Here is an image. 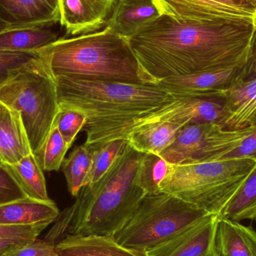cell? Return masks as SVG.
I'll list each match as a JSON object with an SVG mask.
<instances>
[{"label":"cell","mask_w":256,"mask_h":256,"mask_svg":"<svg viewBox=\"0 0 256 256\" xmlns=\"http://www.w3.org/2000/svg\"><path fill=\"white\" fill-rule=\"evenodd\" d=\"M161 14L154 0H117L105 27L128 39Z\"/></svg>","instance_id":"15"},{"label":"cell","mask_w":256,"mask_h":256,"mask_svg":"<svg viewBox=\"0 0 256 256\" xmlns=\"http://www.w3.org/2000/svg\"><path fill=\"white\" fill-rule=\"evenodd\" d=\"M216 248L219 256H256V232L238 221L219 218Z\"/></svg>","instance_id":"19"},{"label":"cell","mask_w":256,"mask_h":256,"mask_svg":"<svg viewBox=\"0 0 256 256\" xmlns=\"http://www.w3.org/2000/svg\"><path fill=\"white\" fill-rule=\"evenodd\" d=\"M218 222L219 215H208L146 254L148 256H219Z\"/></svg>","instance_id":"11"},{"label":"cell","mask_w":256,"mask_h":256,"mask_svg":"<svg viewBox=\"0 0 256 256\" xmlns=\"http://www.w3.org/2000/svg\"><path fill=\"white\" fill-rule=\"evenodd\" d=\"M60 109L84 112L82 130L132 118L176 99L158 84H129L54 78Z\"/></svg>","instance_id":"4"},{"label":"cell","mask_w":256,"mask_h":256,"mask_svg":"<svg viewBox=\"0 0 256 256\" xmlns=\"http://www.w3.org/2000/svg\"><path fill=\"white\" fill-rule=\"evenodd\" d=\"M74 212L75 206L74 204L72 207L66 209L62 214H60L58 218L56 220L58 222H56V225L50 231L49 234L46 236L44 240L49 242L51 244L54 245V246L60 240H62L61 237H62L64 233L66 231L68 232V228L70 227V224H72V220H73Z\"/></svg>","instance_id":"35"},{"label":"cell","mask_w":256,"mask_h":256,"mask_svg":"<svg viewBox=\"0 0 256 256\" xmlns=\"http://www.w3.org/2000/svg\"><path fill=\"white\" fill-rule=\"evenodd\" d=\"M240 68H242L172 76L160 81L158 84L174 97L222 99L224 92L231 86Z\"/></svg>","instance_id":"13"},{"label":"cell","mask_w":256,"mask_h":256,"mask_svg":"<svg viewBox=\"0 0 256 256\" xmlns=\"http://www.w3.org/2000/svg\"><path fill=\"white\" fill-rule=\"evenodd\" d=\"M38 56V52H8L0 51V80L1 82L8 76L9 73L18 68Z\"/></svg>","instance_id":"32"},{"label":"cell","mask_w":256,"mask_h":256,"mask_svg":"<svg viewBox=\"0 0 256 256\" xmlns=\"http://www.w3.org/2000/svg\"><path fill=\"white\" fill-rule=\"evenodd\" d=\"M142 156L128 143L102 178L82 188L68 234L112 237L126 224L147 195L137 182Z\"/></svg>","instance_id":"3"},{"label":"cell","mask_w":256,"mask_h":256,"mask_svg":"<svg viewBox=\"0 0 256 256\" xmlns=\"http://www.w3.org/2000/svg\"><path fill=\"white\" fill-rule=\"evenodd\" d=\"M58 39L49 27L10 28L0 32V51L38 52Z\"/></svg>","instance_id":"21"},{"label":"cell","mask_w":256,"mask_h":256,"mask_svg":"<svg viewBox=\"0 0 256 256\" xmlns=\"http://www.w3.org/2000/svg\"><path fill=\"white\" fill-rule=\"evenodd\" d=\"M256 34L250 24L200 22L161 14L128 39L155 84L172 76L242 68Z\"/></svg>","instance_id":"1"},{"label":"cell","mask_w":256,"mask_h":256,"mask_svg":"<svg viewBox=\"0 0 256 256\" xmlns=\"http://www.w3.org/2000/svg\"></svg>","instance_id":"40"},{"label":"cell","mask_w":256,"mask_h":256,"mask_svg":"<svg viewBox=\"0 0 256 256\" xmlns=\"http://www.w3.org/2000/svg\"><path fill=\"white\" fill-rule=\"evenodd\" d=\"M168 170V162L154 154L142 153L137 174L138 184L148 194L160 192L159 184Z\"/></svg>","instance_id":"26"},{"label":"cell","mask_w":256,"mask_h":256,"mask_svg":"<svg viewBox=\"0 0 256 256\" xmlns=\"http://www.w3.org/2000/svg\"><path fill=\"white\" fill-rule=\"evenodd\" d=\"M183 127L182 124L170 122L149 124L130 132L126 140L137 152L159 155L174 142Z\"/></svg>","instance_id":"20"},{"label":"cell","mask_w":256,"mask_h":256,"mask_svg":"<svg viewBox=\"0 0 256 256\" xmlns=\"http://www.w3.org/2000/svg\"><path fill=\"white\" fill-rule=\"evenodd\" d=\"M0 18L14 28L50 27L60 22L58 0H0Z\"/></svg>","instance_id":"14"},{"label":"cell","mask_w":256,"mask_h":256,"mask_svg":"<svg viewBox=\"0 0 256 256\" xmlns=\"http://www.w3.org/2000/svg\"><path fill=\"white\" fill-rule=\"evenodd\" d=\"M176 99L132 118L85 130L86 144L96 146L116 138H124L132 131L156 123L170 122L185 126L218 123L222 118L224 100L214 98L174 97Z\"/></svg>","instance_id":"8"},{"label":"cell","mask_w":256,"mask_h":256,"mask_svg":"<svg viewBox=\"0 0 256 256\" xmlns=\"http://www.w3.org/2000/svg\"><path fill=\"white\" fill-rule=\"evenodd\" d=\"M256 166V160L252 159L168 164L160 192L219 215Z\"/></svg>","instance_id":"5"},{"label":"cell","mask_w":256,"mask_h":256,"mask_svg":"<svg viewBox=\"0 0 256 256\" xmlns=\"http://www.w3.org/2000/svg\"><path fill=\"white\" fill-rule=\"evenodd\" d=\"M25 197L8 168L4 164H0V206Z\"/></svg>","instance_id":"29"},{"label":"cell","mask_w":256,"mask_h":256,"mask_svg":"<svg viewBox=\"0 0 256 256\" xmlns=\"http://www.w3.org/2000/svg\"><path fill=\"white\" fill-rule=\"evenodd\" d=\"M70 148L66 144L54 123L43 146L36 154L44 171H58Z\"/></svg>","instance_id":"27"},{"label":"cell","mask_w":256,"mask_h":256,"mask_svg":"<svg viewBox=\"0 0 256 256\" xmlns=\"http://www.w3.org/2000/svg\"><path fill=\"white\" fill-rule=\"evenodd\" d=\"M162 14L200 22L256 26V0H154Z\"/></svg>","instance_id":"10"},{"label":"cell","mask_w":256,"mask_h":256,"mask_svg":"<svg viewBox=\"0 0 256 256\" xmlns=\"http://www.w3.org/2000/svg\"><path fill=\"white\" fill-rule=\"evenodd\" d=\"M210 214L170 194H148L112 238L126 248L148 252Z\"/></svg>","instance_id":"7"},{"label":"cell","mask_w":256,"mask_h":256,"mask_svg":"<svg viewBox=\"0 0 256 256\" xmlns=\"http://www.w3.org/2000/svg\"><path fill=\"white\" fill-rule=\"evenodd\" d=\"M232 159H252L256 160V126L255 130L242 140L236 148L224 154L218 160Z\"/></svg>","instance_id":"34"},{"label":"cell","mask_w":256,"mask_h":256,"mask_svg":"<svg viewBox=\"0 0 256 256\" xmlns=\"http://www.w3.org/2000/svg\"><path fill=\"white\" fill-rule=\"evenodd\" d=\"M49 224L15 226L0 224V239L34 240L49 226Z\"/></svg>","instance_id":"30"},{"label":"cell","mask_w":256,"mask_h":256,"mask_svg":"<svg viewBox=\"0 0 256 256\" xmlns=\"http://www.w3.org/2000/svg\"><path fill=\"white\" fill-rule=\"evenodd\" d=\"M57 256H148L126 248L110 236L68 234L55 245Z\"/></svg>","instance_id":"16"},{"label":"cell","mask_w":256,"mask_h":256,"mask_svg":"<svg viewBox=\"0 0 256 256\" xmlns=\"http://www.w3.org/2000/svg\"><path fill=\"white\" fill-rule=\"evenodd\" d=\"M86 122L87 117L84 112L72 109H60L55 121L56 126L69 148Z\"/></svg>","instance_id":"28"},{"label":"cell","mask_w":256,"mask_h":256,"mask_svg":"<svg viewBox=\"0 0 256 256\" xmlns=\"http://www.w3.org/2000/svg\"><path fill=\"white\" fill-rule=\"evenodd\" d=\"M6 166L26 196L45 202L52 201L48 194L44 170L34 153L32 152L16 164Z\"/></svg>","instance_id":"22"},{"label":"cell","mask_w":256,"mask_h":256,"mask_svg":"<svg viewBox=\"0 0 256 256\" xmlns=\"http://www.w3.org/2000/svg\"><path fill=\"white\" fill-rule=\"evenodd\" d=\"M20 114L0 102V158L13 165L32 153Z\"/></svg>","instance_id":"17"},{"label":"cell","mask_w":256,"mask_h":256,"mask_svg":"<svg viewBox=\"0 0 256 256\" xmlns=\"http://www.w3.org/2000/svg\"><path fill=\"white\" fill-rule=\"evenodd\" d=\"M31 240H18V239H0V256H4L14 246L22 244Z\"/></svg>","instance_id":"36"},{"label":"cell","mask_w":256,"mask_h":256,"mask_svg":"<svg viewBox=\"0 0 256 256\" xmlns=\"http://www.w3.org/2000/svg\"><path fill=\"white\" fill-rule=\"evenodd\" d=\"M92 166V149L86 144L76 146L63 161L62 172L73 196H78L82 188L90 184Z\"/></svg>","instance_id":"23"},{"label":"cell","mask_w":256,"mask_h":256,"mask_svg":"<svg viewBox=\"0 0 256 256\" xmlns=\"http://www.w3.org/2000/svg\"><path fill=\"white\" fill-rule=\"evenodd\" d=\"M0 102L20 112L32 152L37 154L60 111L55 80L38 56L0 82Z\"/></svg>","instance_id":"6"},{"label":"cell","mask_w":256,"mask_h":256,"mask_svg":"<svg viewBox=\"0 0 256 256\" xmlns=\"http://www.w3.org/2000/svg\"><path fill=\"white\" fill-rule=\"evenodd\" d=\"M117 0H58L60 24L66 36L100 31L106 26Z\"/></svg>","instance_id":"12"},{"label":"cell","mask_w":256,"mask_h":256,"mask_svg":"<svg viewBox=\"0 0 256 256\" xmlns=\"http://www.w3.org/2000/svg\"><path fill=\"white\" fill-rule=\"evenodd\" d=\"M256 126L230 130L218 123H200L184 126L174 142L159 156L172 164H186L218 160L236 148Z\"/></svg>","instance_id":"9"},{"label":"cell","mask_w":256,"mask_h":256,"mask_svg":"<svg viewBox=\"0 0 256 256\" xmlns=\"http://www.w3.org/2000/svg\"><path fill=\"white\" fill-rule=\"evenodd\" d=\"M233 221L256 219V166L220 213Z\"/></svg>","instance_id":"24"},{"label":"cell","mask_w":256,"mask_h":256,"mask_svg":"<svg viewBox=\"0 0 256 256\" xmlns=\"http://www.w3.org/2000/svg\"><path fill=\"white\" fill-rule=\"evenodd\" d=\"M220 126L230 130L256 126V100L243 110L226 118Z\"/></svg>","instance_id":"33"},{"label":"cell","mask_w":256,"mask_h":256,"mask_svg":"<svg viewBox=\"0 0 256 256\" xmlns=\"http://www.w3.org/2000/svg\"><path fill=\"white\" fill-rule=\"evenodd\" d=\"M10 28H14L10 24L6 22V21L3 20L0 18V32L6 30H10Z\"/></svg>","instance_id":"37"},{"label":"cell","mask_w":256,"mask_h":256,"mask_svg":"<svg viewBox=\"0 0 256 256\" xmlns=\"http://www.w3.org/2000/svg\"><path fill=\"white\" fill-rule=\"evenodd\" d=\"M127 144V140L116 138L103 144L90 146L92 149V166L88 185L93 184L102 178L123 153Z\"/></svg>","instance_id":"25"},{"label":"cell","mask_w":256,"mask_h":256,"mask_svg":"<svg viewBox=\"0 0 256 256\" xmlns=\"http://www.w3.org/2000/svg\"><path fill=\"white\" fill-rule=\"evenodd\" d=\"M0 164H2V162L1 158H0Z\"/></svg>","instance_id":"38"},{"label":"cell","mask_w":256,"mask_h":256,"mask_svg":"<svg viewBox=\"0 0 256 256\" xmlns=\"http://www.w3.org/2000/svg\"><path fill=\"white\" fill-rule=\"evenodd\" d=\"M0 82H1V80H0Z\"/></svg>","instance_id":"39"},{"label":"cell","mask_w":256,"mask_h":256,"mask_svg":"<svg viewBox=\"0 0 256 256\" xmlns=\"http://www.w3.org/2000/svg\"><path fill=\"white\" fill-rule=\"evenodd\" d=\"M60 214L54 201L45 202L25 197L0 206V224H51L56 221Z\"/></svg>","instance_id":"18"},{"label":"cell","mask_w":256,"mask_h":256,"mask_svg":"<svg viewBox=\"0 0 256 256\" xmlns=\"http://www.w3.org/2000/svg\"><path fill=\"white\" fill-rule=\"evenodd\" d=\"M51 76L86 81L155 84L143 72L128 39L108 27L58 38L38 51Z\"/></svg>","instance_id":"2"},{"label":"cell","mask_w":256,"mask_h":256,"mask_svg":"<svg viewBox=\"0 0 256 256\" xmlns=\"http://www.w3.org/2000/svg\"><path fill=\"white\" fill-rule=\"evenodd\" d=\"M4 256H57L55 246L40 239L28 240L10 249Z\"/></svg>","instance_id":"31"}]
</instances>
